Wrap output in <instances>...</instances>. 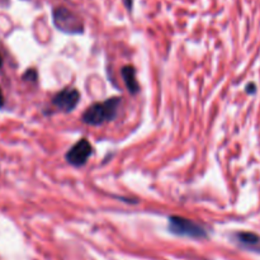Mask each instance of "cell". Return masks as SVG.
Listing matches in <instances>:
<instances>
[{
  "mask_svg": "<svg viewBox=\"0 0 260 260\" xmlns=\"http://www.w3.org/2000/svg\"><path fill=\"white\" fill-rule=\"evenodd\" d=\"M4 103H5V101H4V94H3L2 88H0V109H2L3 107H4Z\"/></svg>",
  "mask_w": 260,
  "mask_h": 260,
  "instance_id": "9",
  "label": "cell"
},
{
  "mask_svg": "<svg viewBox=\"0 0 260 260\" xmlns=\"http://www.w3.org/2000/svg\"><path fill=\"white\" fill-rule=\"evenodd\" d=\"M121 99L111 98L102 103H94L83 114V122L90 126H99L114 119L118 113Z\"/></svg>",
  "mask_w": 260,
  "mask_h": 260,
  "instance_id": "1",
  "label": "cell"
},
{
  "mask_svg": "<svg viewBox=\"0 0 260 260\" xmlns=\"http://www.w3.org/2000/svg\"><path fill=\"white\" fill-rule=\"evenodd\" d=\"M255 84H249L248 86H246V91H248L249 94H254L255 93Z\"/></svg>",
  "mask_w": 260,
  "mask_h": 260,
  "instance_id": "8",
  "label": "cell"
},
{
  "mask_svg": "<svg viewBox=\"0 0 260 260\" xmlns=\"http://www.w3.org/2000/svg\"><path fill=\"white\" fill-rule=\"evenodd\" d=\"M91 151L93 149H91L90 142L85 139H81L66 152V161L73 167H83L88 161Z\"/></svg>",
  "mask_w": 260,
  "mask_h": 260,
  "instance_id": "4",
  "label": "cell"
},
{
  "mask_svg": "<svg viewBox=\"0 0 260 260\" xmlns=\"http://www.w3.org/2000/svg\"><path fill=\"white\" fill-rule=\"evenodd\" d=\"M233 240L240 248L260 254V235L258 234L250 233V231H239L234 234Z\"/></svg>",
  "mask_w": 260,
  "mask_h": 260,
  "instance_id": "6",
  "label": "cell"
},
{
  "mask_svg": "<svg viewBox=\"0 0 260 260\" xmlns=\"http://www.w3.org/2000/svg\"><path fill=\"white\" fill-rule=\"evenodd\" d=\"M79 98H80V94H79V91L76 89L66 88L53 96L52 103L60 111L71 112L78 106Z\"/></svg>",
  "mask_w": 260,
  "mask_h": 260,
  "instance_id": "5",
  "label": "cell"
},
{
  "mask_svg": "<svg viewBox=\"0 0 260 260\" xmlns=\"http://www.w3.org/2000/svg\"><path fill=\"white\" fill-rule=\"evenodd\" d=\"M169 231L177 236L190 239H206L207 231L200 223L182 217V216H170L169 217Z\"/></svg>",
  "mask_w": 260,
  "mask_h": 260,
  "instance_id": "3",
  "label": "cell"
},
{
  "mask_svg": "<svg viewBox=\"0 0 260 260\" xmlns=\"http://www.w3.org/2000/svg\"><path fill=\"white\" fill-rule=\"evenodd\" d=\"M122 78H123L124 84H126L127 90L131 94H137L140 90V85L136 80V71L134 66H124L122 68Z\"/></svg>",
  "mask_w": 260,
  "mask_h": 260,
  "instance_id": "7",
  "label": "cell"
},
{
  "mask_svg": "<svg viewBox=\"0 0 260 260\" xmlns=\"http://www.w3.org/2000/svg\"><path fill=\"white\" fill-rule=\"evenodd\" d=\"M52 20L55 27L63 33L79 35L84 30V23L81 18L65 7H57L52 10Z\"/></svg>",
  "mask_w": 260,
  "mask_h": 260,
  "instance_id": "2",
  "label": "cell"
},
{
  "mask_svg": "<svg viewBox=\"0 0 260 260\" xmlns=\"http://www.w3.org/2000/svg\"><path fill=\"white\" fill-rule=\"evenodd\" d=\"M2 65H3V58L2 56H0V68H2Z\"/></svg>",
  "mask_w": 260,
  "mask_h": 260,
  "instance_id": "10",
  "label": "cell"
}]
</instances>
